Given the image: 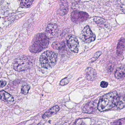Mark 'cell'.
<instances>
[{"instance_id": "cell-21", "label": "cell", "mask_w": 125, "mask_h": 125, "mask_svg": "<svg viewBox=\"0 0 125 125\" xmlns=\"http://www.w3.org/2000/svg\"><path fill=\"white\" fill-rule=\"evenodd\" d=\"M114 125H125V118H122L115 121L113 123Z\"/></svg>"}, {"instance_id": "cell-15", "label": "cell", "mask_w": 125, "mask_h": 125, "mask_svg": "<svg viewBox=\"0 0 125 125\" xmlns=\"http://www.w3.org/2000/svg\"><path fill=\"white\" fill-rule=\"evenodd\" d=\"M125 67H120L117 68L115 73L116 78L119 80H123L125 78Z\"/></svg>"}, {"instance_id": "cell-1", "label": "cell", "mask_w": 125, "mask_h": 125, "mask_svg": "<svg viewBox=\"0 0 125 125\" xmlns=\"http://www.w3.org/2000/svg\"><path fill=\"white\" fill-rule=\"evenodd\" d=\"M120 97L116 92H112L102 96L98 104L97 109L100 111L110 110L116 106Z\"/></svg>"}, {"instance_id": "cell-24", "label": "cell", "mask_w": 125, "mask_h": 125, "mask_svg": "<svg viewBox=\"0 0 125 125\" xmlns=\"http://www.w3.org/2000/svg\"><path fill=\"white\" fill-rule=\"evenodd\" d=\"M108 82L105 81H103L101 83L100 86L102 88H106L108 87Z\"/></svg>"}, {"instance_id": "cell-10", "label": "cell", "mask_w": 125, "mask_h": 125, "mask_svg": "<svg viewBox=\"0 0 125 125\" xmlns=\"http://www.w3.org/2000/svg\"><path fill=\"white\" fill-rule=\"evenodd\" d=\"M0 100L8 103L12 102L14 101L12 96L4 90L0 91Z\"/></svg>"}, {"instance_id": "cell-6", "label": "cell", "mask_w": 125, "mask_h": 125, "mask_svg": "<svg viewBox=\"0 0 125 125\" xmlns=\"http://www.w3.org/2000/svg\"><path fill=\"white\" fill-rule=\"evenodd\" d=\"M82 39L84 42L87 43L94 41L96 38L89 26H86L82 31Z\"/></svg>"}, {"instance_id": "cell-12", "label": "cell", "mask_w": 125, "mask_h": 125, "mask_svg": "<svg viewBox=\"0 0 125 125\" xmlns=\"http://www.w3.org/2000/svg\"><path fill=\"white\" fill-rule=\"evenodd\" d=\"M68 10V5L67 2L65 0H62L60 3L59 13L60 15H65L67 13Z\"/></svg>"}, {"instance_id": "cell-27", "label": "cell", "mask_w": 125, "mask_h": 125, "mask_svg": "<svg viewBox=\"0 0 125 125\" xmlns=\"http://www.w3.org/2000/svg\"><path fill=\"white\" fill-rule=\"evenodd\" d=\"M80 125H85V123H81V124Z\"/></svg>"}, {"instance_id": "cell-3", "label": "cell", "mask_w": 125, "mask_h": 125, "mask_svg": "<svg viewBox=\"0 0 125 125\" xmlns=\"http://www.w3.org/2000/svg\"><path fill=\"white\" fill-rule=\"evenodd\" d=\"M34 61V58L31 56L19 57L15 60L13 68L19 72L26 70L32 67Z\"/></svg>"}, {"instance_id": "cell-7", "label": "cell", "mask_w": 125, "mask_h": 125, "mask_svg": "<svg viewBox=\"0 0 125 125\" xmlns=\"http://www.w3.org/2000/svg\"><path fill=\"white\" fill-rule=\"evenodd\" d=\"M67 44L69 49L74 53L78 52L79 42L77 38L73 35L69 37L67 41Z\"/></svg>"}, {"instance_id": "cell-18", "label": "cell", "mask_w": 125, "mask_h": 125, "mask_svg": "<svg viewBox=\"0 0 125 125\" xmlns=\"http://www.w3.org/2000/svg\"><path fill=\"white\" fill-rule=\"evenodd\" d=\"M33 0H22L21 3V6L22 7L28 8L32 4Z\"/></svg>"}, {"instance_id": "cell-8", "label": "cell", "mask_w": 125, "mask_h": 125, "mask_svg": "<svg viewBox=\"0 0 125 125\" xmlns=\"http://www.w3.org/2000/svg\"><path fill=\"white\" fill-rule=\"evenodd\" d=\"M98 103V101L95 100L87 103L83 108V112L88 114L94 113L97 109Z\"/></svg>"}, {"instance_id": "cell-2", "label": "cell", "mask_w": 125, "mask_h": 125, "mask_svg": "<svg viewBox=\"0 0 125 125\" xmlns=\"http://www.w3.org/2000/svg\"><path fill=\"white\" fill-rule=\"evenodd\" d=\"M49 39L43 33L37 34L32 40L29 50L32 53H38L45 49L48 46Z\"/></svg>"}, {"instance_id": "cell-17", "label": "cell", "mask_w": 125, "mask_h": 125, "mask_svg": "<svg viewBox=\"0 0 125 125\" xmlns=\"http://www.w3.org/2000/svg\"><path fill=\"white\" fill-rule=\"evenodd\" d=\"M125 97H120L119 100L116 105V107L118 109H123L125 106Z\"/></svg>"}, {"instance_id": "cell-14", "label": "cell", "mask_w": 125, "mask_h": 125, "mask_svg": "<svg viewBox=\"0 0 125 125\" xmlns=\"http://www.w3.org/2000/svg\"><path fill=\"white\" fill-rule=\"evenodd\" d=\"M125 50V40L123 38H122L118 42L117 48L116 53L118 56L120 55L123 53Z\"/></svg>"}, {"instance_id": "cell-4", "label": "cell", "mask_w": 125, "mask_h": 125, "mask_svg": "<svg viewBox=\"0 0 125 125\" xmlns=\"http://www.w3.org/2000/svg\"><path fill=\"white\" fill-rule=\"evenodd\" d=\"M57 59V54L56 53L47 51L40 56L39 61L42 67L47 69L53 67L56 64Z\"/></svg>"}, {"instance_id": "cell-30", "label": "cell", "mask_w": 125, "mask_h": 125, "mask_svg": "<svg viewBox=\"0 0 125 125\" xmlns=\"http://www.w3.org/2000/svg\"></svg>"}, {"instance_id": "cell-16", "label": "cell", "mask_w": 125, "mask_h": 125, "mask_svg": "<svg viewBox=\"0 0 125 125\" xmlns=\"http://www.w3.org/2000/svg\"><path fill=\"white\" fill-rule=\"evenodd\" d=\"M65 47V44L64 42H54L52 45V47L55 50H61Z\"/></svg>"}, {"instance_id": "cell-29", "label": "cell", "mask_w": 125, "mask_h": 125, "mask_svg": "<svg viewBox=\"0 0 125 125\" xmlns=\"http://www.w3.org/2000/svg\"></svg>"}, {"instance_id": "cell-11", "label": "cell", "mask_w": 125, "mask_h": 125, "mask_svg": "<svg viewBox=\"0 0 125 125\" xmlns=\"http://www.w3.org/2000/svg\"><path fill=\"white\" fill-rule=\"evenodd\" d=\"M59 108L58 106L56 105L47 111L42 116L43 119H45L47 117H50L56 114L59 111Z\"/></svg>"}, {"instance_id": "cell-25", "label": "cell", "mask_w": 125, "mask_h": 125, "mask_svg": "<svg viewBox=\"0 0 125 125\" xmlns=\"http://www.w3.org/2000/svg\"><path fill=\"white\" fill-rule=\"evenodd\" d=\"M6 82L4 81H0V88H2L6 86Z\"/></svg>"}, {"instance_id": "cell-22", "label": "cell", "mask_w": 125, "mask_h": 125, "mask_svg": "<svg viewBox=\"0 0 125 125\" xmlns=\"http://www.w3.org/2000/svg\"><path fill=\"white\" fill-rule=\"evenodd\" d=\"M102 53L101 51H99V52H97L95 55L94 56V57L92 59V62H94L95 61H96L98 58L99 56L102 54Z\"/></svg>"}, {"instance_id": "cell-23", "label": "cell", "mask_w": 125, "mask_h": 125, "mask_svg": "<svg viewBox=\"0 0 125 125\" xmlns=\"http://www.w3.org/2000/svg\"><path fill=\"white\" fill-rule=\"evenodd\" d=\"M69 79L68 78H65L62 79L60 82V84L61 86H64L66 85L69 83Z\"/></svg>"}, {"instance_id": "cell-5", "label": "cell", "mask_w": 125, "mask_h": 125, "mask_svg": "<svg viewBox=\"0 0 125 125\" xmlns=\"http://www.w3.org/2000/svg\"><path fill=\"white\" fill-rule=\"evenodd\" d=\"M89 17L86 12L79 11H73L72 12L71 18L73 22L78 23L86 20Z\"/></svg>"}, {"instance_id": "cell-26", "label": "cell", "mask_w": 125, "mask_h": 125, "mask_svg": "<svg viewBox=\"0 0 125 125\" xmlns=\"http://www.w3.org/2000/svg\"><path fill=\"white\" fill-rule=\"evenodd\" d=\"M68 125L66 123H63V124H57V125Z\"/></svg>"}, {"instance_id": "cell-28", "label": "cell", "mask_w": 125, "mask_h": 125, "mask_svg": "<svg viewBox=\"0 0 125 125\" xmlns=\"http://www.w3.org/2000/svg\"><path fill=\"white\" fill-rule=\"evenodd\" d=\"M42 125V124H41V123H39V124H37V125Z\"/></svg>"}, {"instance_id": "cell-9", "label": "cell", "mask_w": 125, "mask_h": 125, "mask_svg": "<svg viewBox=\"0 0 125 125\" xmlns=\"http://www.w3.org/2000/svg\"><path fill=\"white\" fill-rule=\"evenodd\" d=\"M86 76L87 79L89 81H94L97 78V72L93 68L88 67L86 70Z\"/></svg>"}, {"instance_id": "cell-20", "label": "cell", "mask_w": 125, "mask_h": 125, "mask_svg": "<svg viewBox=\"0 0 125 125\" xmlns=\"http://www.w3.org/2000/svg\"><path fill=\"white\" fill-rule=\"evenodd\" d=\"M95 22L101 26H105V20L100 17H95L94 19Z\"/></svg>"}, {"instance_id": "cell-13", "label": "cell", "mask_w": 125, "mask_h": 125, "mask_svg": "<svg viewBox=\"0 0 125 125\" xmlns=\"http://www.w3.org/2000/svg\"><path fill=\"white\" fill-rule=\"evenodd\" d=\"M58 26L55 23H51L48 24L46 29L47 33L51 36H54L57 32Z\"/></svg>"}, {"instance_id": "cell-19", "label": "cell", "mask_w": 125, "mask_h": 125, "mask_svg": "<svg viewBox=\"0 0 125 125\" xmlns=\"http://www.w3.org/2000/svg\"><path fill=\"white\" fill-rule=\"evenodd\" d=\"M30 89V86L28 84L23 85L21 87V93L24 95L28 94Z\"/></svg>"}]
</instances>
